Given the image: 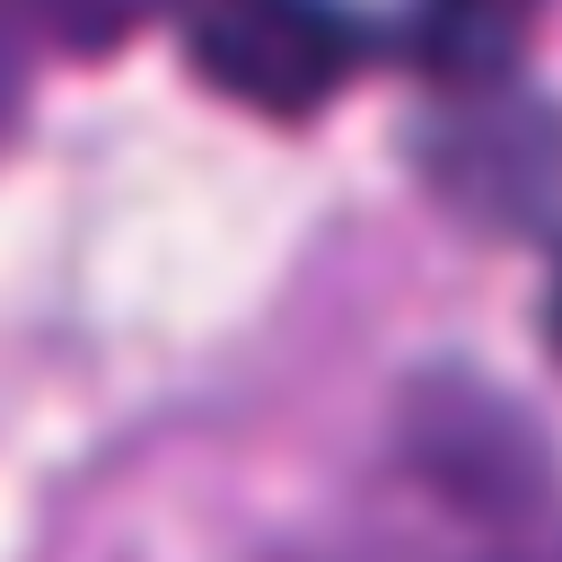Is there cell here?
Segmentation results:
<instances>
[{
  "label": "cell",
  "mask_w": 562,
  "mask_h": 562,
  "mask_svg": "<svg viewBox=\"0 0 562 562\" xmlns=\"http://www.w3.org/2000/svg\"><path fill=\"white\" fill-rule=\"evenodd\" d=\"M18 88H26V70H18V35H9V18H0V132H9V114H18Z\"/></svg>",
  "instance_id": "obj_4"
},
{
  "label": "cell",
  "mask_w": 562,
  "mask_h": 562,
  "mask_svg": "<svg viewBox=\"0 0 562 562\" xmlns=\"http://www.w3.org/2000/svg\"><path fill=\"white\" fill-rule=\"evenodd\" d=\"M553 342H562V299H553Z\"/></svg>",
  "instance_id": "obj_5"
},
{
  "label": "cell",
  "mask_w": 562,
  "mask_h": 562,
  "mask_svg": "<svg viewBox=\"0 0 562 562\" xmlns=\"http://www.w3.org/2000/svg\"><path fill=\"white\" fill-rule=\"evenodd\" d=\"M35 9H44V26L61 44H123L149 18V0H35Z\"/></svg>",
  "instance_id": "obj_3"
},
{
  "label": "cell",
  "mask_w": 562,
  "mask_h": 562,
  "mask_svg": "<svg viewBox=\"0 0 562 562\" xmlns=\"http://www.w3.org/2000/svg\"><path fill=\"white\" fill-rule=\"evenodd\" d=\"M536 9L544 0H422L404 44L439 88H492L536 35Z\"/></svg>",
  "instance_id": "obj_2"
},
{
  "label": "cell",
  "mask_w": 562,
  "mask_h": 562,
  "mask_svg": "<svg viewBox=\"0 0 562 562\" xmlns=\"http://www.w3.org/2000/svg\"><path fill=\"white\" fill-rule=\"evenodd\" d=\"M176 26L193 70L272 123L325 114L369 53L342 0H176Z\"/></svg>",
  "instance_id": "obj_1"
}]
</instances>
